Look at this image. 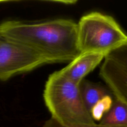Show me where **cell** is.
<instances>
[{
  "mask_svg": "<svg viewBox=\"0 0 127 127\" xmlns=\"http://www.w3.org/2000/svg\"><path fill=\"white\" fill-rule=\"evenodd\" d=\"M6 39L42 55L51 64L71 62L80 55L77 23L57 19L40 22L6 21L0 24Z\"/></svg>",
  "mask_w": 127,
  "mask_h": 127,
  "instance_id": "1",
  "label": "cell"
},
{
  "mask_svg": "<svg viewBox=\"0 0 127 127\" xmlns=\"http://www.w3.org/2000/svg\"><path fill=\"white\" fill-rule=\"evenodd\" d=\"M43 97L51 118L61 125L72 127L95 124L83 102L80 84L66 78L60 70L49 75Z\"/></svg>",
  "mask_w": 127,
  "mask_h": 127,
  "instance_id": "2",
  "label": "cell"
},
{
  "mask_svg": "<svg viewBox=\"0 0 127 127\" xmlns=\"http://www.w3.org/2000/svg\"><path fill=\"white\" fill-rule=\"evenodd\" d=\"M78 45L81 54H107L127 41V34L113 17L100 12L82 16L77 23Z\"/></svg>",
  "mask_w": 127,
  "mask_h": 127,
  "instance_id": "3",
  "label": "cell"
},
{
  "mask_svg": "<svg viewBox=\"0 0 127 127\" xmlns=\"http://www.w3.org/2000/svg\"><path fill=\"white\" fill-rule=\"evenodd\" d=\"M47 64L51 63L43 55L0 34V81H5Z\"/></svg>",
  "mask_w": 127,
  "mask_h": 127,
  "instance_id": "4",
  "label": "cell"
},
{
  "mask_svg": "<svg viewBox=\"0 0 127 127\" xmlns=\"http://www.w3.org/2000/svg\"><path fill=\"white\" fill-rule=\"evenodd\" d=\"M100 76L114 97L127 105V71L108 58H105Z\"/></svg>",
  "mask_w": 127,
  "mask_h": 127,
  "instance_id": "5",
  "label": "cell"
},
{
  "mask_svg": "<svg viewBox=\"0 0 127 127\" xmlns=\"http://www.w3.org/2000/svg\"><path fill=\"white\" fill-rule=\"evenodd\" d=\"M105 58V55L102 53L80 54L60 71L72 82L80 84L86 76L94 70Z\"/></svg>",
  "mask_w": 127,
  "mask_h": 127,
  "instance_id": "6",
  "label": "cell"
},
{
  "mask_svg": "<svg viewBox=\"0 0 127 127\" xmlns=\"http://www.w3.org/2000/svg\"><path fill=\"white\" fill-rule=\"evenodd\" d=\"M80 88L83 102L90 113L98 102L108 95H112L108 87L101 83H93L85 79L80 84Z\"/></svg>",
  "mask_w": 127,
  "mask_h": 127,
  "instance_id": "7",
  "label": "cell"
},
{
  "mask_svg": "<svg viewBox=\"0 0 127 127\" xmlns=\"http://www.w3.org/2000/svg\"><path fill=\"white\" fill-rule=\"evenodd\" d=\"M109 127H127V105L113 96L112 105L98 123Z\"/></svg>",
  "mask_w": 127,
  "mask_h": 127,
  "instance_id": "8",
  "label": "cell"
},
{
  "mask_svg": "<svg viewBox=\"0 0 127 127\" xmlns=\"http://www.w3.org/2000/svg\"><path fill=\"white\" fill-rule=\"evenodd\" d=\"M113 96L108 95L98 102L91 110L90 114L95 122H100L103 115L108 111L112 105Z\"/></svg>",
  "mask_w": 127,
  "mask_h": 127,
  "instance_id": "9",
  "label": "cell"
},
{
  "mask_svg": "<svg viewBox=\"0 0 127 127\" xmlns=\"http://www.w3.org/2000/svg\"><path fill=\"white\" fill-rule=\"evenodd\" d=\"M105 58L112 60L127 71V41L110 52Z\"/></svg>",
  "mask_w": 127,
  "mask_h": 127,
  "instance_id": "10",
  "label": "cell"
},
{
  "mask_svg": "<svg viewBox=\"0 0 127 127\" xmlns=\"http://www.w3.org/2000/svg\"><path fill=\"white\" fill-rule=\"evenodd\" d=\"M65 127L64 126V125H61L60 124H59L57 122H56V120H54V119H52V118H50L49 119H48L47 120H46L45 122V123L44 124L43 127ZM106 127L104 125H102L100 124H90V125H79V126H76V127Z\"/></svg>",
  "mask_w": 127,
  "mask_h": 127,
  "instance_id": "11",
  "label": "cell"
},
{
  "mask_svg": "<svg viewBox=\"0 0 127 127\" xmlns=\"http://www.w3.org/2000/svg\"><path fill=\"white\" fill-rule=\"evenodd\" d=\"M2 2V1H0V2Z\"/></svg>",
  "mask_w": 127,
  "mask_h": 127,
  "instance_id": "12",
  "label": "cell"
}]
</instances>
